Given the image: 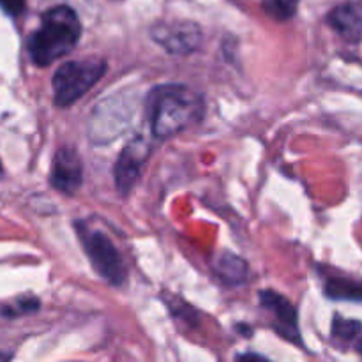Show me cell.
I'll return each mask as SVG.
<instances>
[{"mask_svg": "<svg viewBox=\"0 0 362 362\" xmlns=\"http://www.w3.org/2000/svg\"><path fill=\"white\" fill-rule=\"evenodd\" d=\"M52 186L64 194H74L83 182V163L74 148L57 151L52 165Z\"/></svg>", "mask_w": 362, "mask_h": 362, "instance_id": "cell-8", "label": "cell"}, {"mask_svg": "<svg viewBox=\"0 0 362 362\" xmlns=\"http://www.w3.org/2000/svg\"><path fill=\"white\" fill-rule=\"evenodd\" d=\"M0 359H9V356H0Z\"/></svg>", "mask_w": 362, "mask_h": 362, "instance_id": "cell-17", "label": "cell"}, {"mask_svg": "<svg viewBox=\"0 0 362 362\" xmlns=\"http://www.w3.org/2000/svg\"><path fill=\"white\" fill-rule=\"evenodd\" d=\"M106 69L108 66L99 57L62 64L53 74V103L59 108L74 105L105 76Z\"/></svg>", "mask_w": 362, "mask_h": 362, "instance_id": "cell-3", "label": "cell"}, {"mask_svg": "<svg viewBox=\"0 0 362 362\" xmlns=\"http://www.w3.org/2000/svg\"><path fill=\"white\" fill-rule=\"evenodd\" d=\"M0 175H2V165H0Z\"/></svg>", "mask_w": 362, "mask_h": 362, "instance_id": "cell-18", "label": "cell"}, {"mask_svg": "<svg viewBox=\"0 0 362 362\" xmlns=\"http://www.w3.org/2000/svg\"><path fill=\"white\" fill-rule=\"evenodd\" d=\"M324 292L332 300H354L362 303V281L346 278H329Z\"/></svg>", "mask_w": 362, "mask_h": 362, "instance_id": "cell-11", "label": "cell"}, {"mask_svg": "<svg viewBox=\"0 0 362 362\" xmlns=\"http://www.w3.org/2000/svg\"><path fill=\"white\" fill-rule=\"evenodd\" d=\"M327 23L345 41L359 42L362 39V2H346L327 14Z\"/></svg>", "mask_w": 362, "mask_h": 362, "instance_id": "cell-9", "label": "cell"}, {"mask_svg": "<svg viewBox=\"0 0 362 362\" xmlns=\"http://www.w3.org/2000/svg\"><path fill=\"white\" fill-rule=\"evenodd\" d=\"M76 230L81 246H83L85 253H87L88 260H90L95 272H98L108 285H122V283L126 281L127 271L119 250L115 247V244H113L105 233L98 232V230L87 228L83 223H78Z\"/></svg>", "mask_w": 362, "mask_h": 362, "instance_id": "cell-4", "label": "cell"}, {"mask_svg": "<svg viewBox=\"0 0 362 362\" xmlns=\"http://www.w3.org/2000/svg\"><path fill=\"white\" fill-rule=\"evenodd\" d=\"M214 271L219 276V279L228 286L244 285L247 281V274H250V267H247L246 262L237 255L228 253V251H225L218 258Z\"/></svg>", "mask_w": 362, "mask_h": 362, "instance_id": "cell-10", "label": "cell"}, {"mask_svg": "<svg viewBox=\"0 0 362 362\" xmlns=\"http://www.w3.org/2000/svg\"><path fill=\"white\" fill-rule=\"evenodd\" d=\"M260 304L274 317V329L286 341L303 345L299 332V320H297V310L286 297L272 292V290H262Z\"/></svg>", "mask_w": 362, "mask_h": 362, "instance_id": "cell-7", "label": "cell"}, {"mask_svg": "<svg viewBox=\"0 0 362 362\" xmlns=\"http://www.w3.org/2000/svg\"><path fill=\"white\" fill-rule=\"evenodd\" d=\"M81 23L69 6L52 7L42 14V23L28 39V53L35 66L46 67L67 55L78 45Z\"/></svg>", "mask_w": 362, "mask_h": 362, "instance_id": "cell-2", "label": "cell"}, {"mask_svg": "<svg viewBox=\"0 0 362 362\" xmlns=\"http://www.w3.org/2000/svg\"><path fill=\"white\" fill-rule=\"evenodd\" d=\"M265 13L276 21H288L296 16L299 0H262Z\"/></svg>", "mask_w": 362, "mask_h": 362, "instance_id": "cell-12", "label": "cell"}, {"mask_svg": "<svg viewBox=\"0 0 362 362\" xmlns=\"http://www.w3.org/2000/svg\"><path fill=\"white\" fill-rule=\"evenodd\" d=\"M16 308L20 313H32V311L39 310V300L35 297H25V299L18 300Z\"/></svg>", "mask_w": 362, "mask_h": 362, "instance_id": "cell-15", "label": "cell"}, {"mask_svg": "<svg viewBox=\"0 0 362 362\" xmlns=\"http://www.w3.org/2000/svg\"><path fill=\"white\" fill-rule=\"evenodd\" d=\"M151 156V145L145 138L138 136L124 147L115 165V182L122 194H127L140 179L144 166Z\"/></svg>", "mask_w": 362, "mask_h": 362, "instance_id": "cell-6", "label": "cell"}, {"mask_svg": "<svg viewBox=\"0 0 362 362\" xmlns=\"http://www.w3.org/2000/svg\"><path fill=\"white\" fill-rule=\"evenodd\" d=\"M152 39L172 55H189L197 52L204 41L200 25L194 21L158 23L151 30Z\"/></svg>", "mask_w": 362, "mask_h": 362, "instance_id": "cell-5", "label": "cell"}, {"mask_svg": "<svg viewBox=\"0 0 362 362\" xmlns=\"http://www.w3.org/2000/svg\"><path fill=\"white\" fill-rule=\"evenodd\" d=\"M362 332V324L359 320H349L336 315L332 322V334L334 338L343 339V341H352Z\"/></svg>", "mask_w": 362, "mask_h": 362, "instance_id": "cell-13", "label": "cell"}, {"mask_svg": "<svg viewBox=\"0 0 362 362\" xmlns=\"http://www.w3.org/2000/svg\"><path fill=\"white\" fill-rule=\"evenodd\" d=\"M0 7L11 16H16L25 9V0H0Z\"/></svg>", "mask_w": 362, "mask_h": 362, "instance_id": "cell-14", "label": "cell"}, {"mask_svg": "<svg viewBox=\"0 0 362 362\" xmlns=\"http://www.w3.org/2000/svg\"><path fill=\"white\" fill-rule=\"evenodd\" d=\"M359 352L362 354V338H361V341H359Z\"/></svg>", "mask_w": 362, "mask_h": 362, "instance_id": "cell-16", "label": "cell"}, {"mask_svg": "<svg viewBox=\"0 0 362 362\" xmlns=\"http://www.w3.org/2000/svg\"><path fill=\"white\" fill-rule=\"evenodd\" d=\"M204 112V98L186 85H159L147 99L151 131L159 140L175 136L197 124Z\"/></svg>", "mask_w": 362, "mask_h": 362, "instance_id": "cell-1", "label": "cell"}]
</instances>
